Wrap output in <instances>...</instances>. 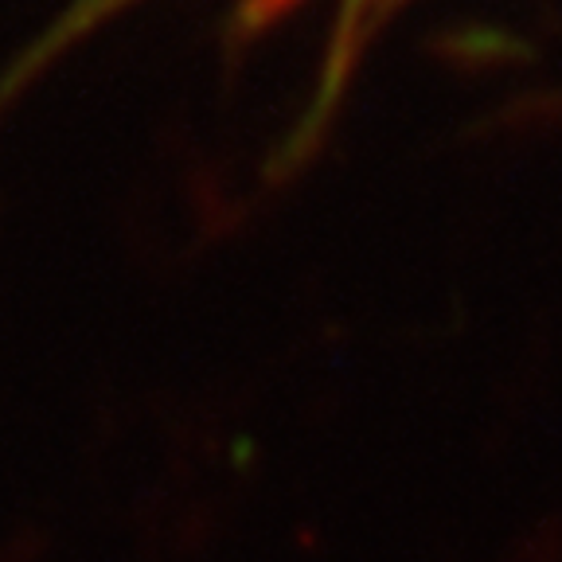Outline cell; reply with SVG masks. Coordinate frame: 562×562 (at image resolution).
I'll list each match as a JSON object with an SVG mask.
<instances>
[{
  "instance_id": "7a4b0ae2",
  "label": "cell",
  "mask_w": 562,
  "mask_h": 562,
  "mask_svg": "<svg viewBox=\"0 0 562 562\" xmlns=\"http://www.w3.org/2000/svg\"><path fill=\"white\" fill-rule=\"evenodd\" d=\"M363 4H368V0H344V32H340V47H336V55L344 52V44H348V35L356 32V27H360Z\"/></svg>"
},
{
  "instance_id": "6da1fadb",
  "label": "cell",
  "mask_w": 562,
  "mask_h": 562,
  "mask_svg": "<svg viewBox=\"0 0 562 562\" xmlns=\"http://www.w3.org/2000/svg\"><path fill=\"white\" fill-rule=\"evenodd\" d=\"M133 4H140V0H70L67 9H63V16L55 20L40 40H35V47L27 52V59L16 67V79H27L32 70H40L44 63H52L59 52H67L70 44H79L82 35L98 32L102 24H110L114 16H122V12L133 9Z\"/></svg>"
},
{
  "instance_id": "3957f363",
  "label": "cell",
  "mask_w": 562,
  "mask_h": 562,
  "mask_svg": "<svg viewBox=\"0 0 562 562\" xmlns=\"http://www.w3.org/2000/svg\"><path fill=\"white\" fill-rule=\"evenodd\" d=\"M379 4H391V0H368V4H363V16H371V12H375Z\"/></svg>"
}]
</instances>
